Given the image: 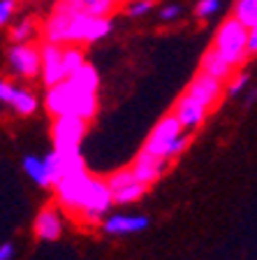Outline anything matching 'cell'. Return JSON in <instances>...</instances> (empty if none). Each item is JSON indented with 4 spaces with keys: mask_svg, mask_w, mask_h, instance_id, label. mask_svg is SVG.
Masks as SVG:
<instances>
[{
    "mask_svg": "<svg viewBox=\"0 0 257 260\" xmlns=\"http://www.w3.org/2000/svg\"><path fill=\"white\" fill-rule=\"evenodd\" d=\"M10 35H12V42L14 44H28V40L35 35V21H32L30 16H23V19H19V21L12 26Z\"/></svg>",
    "mask_w": 257,
    "mask_h": 260,
    "instance_id": "obj_20",
    "label": "cell"
},
{
    "mask_svg": "<svg viewBox=\"0 0 257 260\" xmlns=\"http://www.w3.org/2000/svg\"><path fill=\"white\" fill-rule=\"evenodd\" d=\"M174 116L178 119V123L183 125V130H190V128H197V125L204 123V119H206V107L199 103H195L193 98L183 95L181 100L176 103V112H174Z\"/></svg>",
    "mask_w": 257,
    "mask_h": 260,
    "instance_id": "obj_14",
    "label": "cell"
},
{
    "mask_svg": "<svg viewBox=\"0 0 257 260\" xmlns=\"http://www.w3.org/2000/svg\"><path fill=\"white\" fill-rule=\"evenodd\" d=\"M220 10H223V3H218V0H202V3H197V7H195L199 19H211V16L218 14Z\"/></svg>",
    "mask_w": 257,
    "mask_h": 260,
    "instance_id": "obj_25",
    "label": "cell"
},
{
    "mask_svg": "<svg viewBox=\"0 0 257 260\" xmlns=\"http://www.w3.org/2000/svg\"><path fill=\"white\" fill-rule=\"evenodd\" d=\"M234 19L241 21L248 30L257 28V0H239L234 5Z\"/></svg>",
    "mask_w": 257,
    "mask_h": 260,
    "instance_id": "obj_18",
    "label": "cell"
},
{
    "mask_svg": "<svg viewBox=\"0 0 257 260\" xmlns=\"http://www.w3.org/2000/svg\"><path fill=\"white\" fill-rule=\"evenodd\" d=\"M86 133V121L75 116H60L54 123V151L63 156H75L79 153L81 140Z\"/></svg>",
    "mask_w": 257,
    "mask_h": 260,
    "instance_id": "obj_6",
    "label": "cell"
},
{
    "mask_svg": "<svg viewBox=\"0 0 257 260\" xmlns=\"http://www.w3.org/2000/svg\"><path fill=\"white\" fill-rule=\"evenodd\" d=\"M144 190H146L144 184H139V181H132L130 186H125V188L116 190V193H114V200L121 202V205H130V202L139 200L141 195H144Z\"/></svg>",
    "mask_w": 257,
    "mask_h": 260,
    "instance_id": "obj_23",
    "label": "cell"
},
{
    "mask_svg": "<svg viewBox=\"0 0 257 260\" xmlns=\"http://www.w3.org/2000/svg\"><path fill=\"white\" fill-rule=\"evenodd\" d=\"M125 10H128L130 16H144L153 10V3H149V0H139V3H130Z\"/></svg>",
    "mask_w": 257,
    "mask_h": 260,
    "instance_id": "obj_27",
    "label": "cell"
},
{
    "mask_svg": "<svg viewBox=\"0 0 257 260\" xmlns=\"http://www.w3.org/2000/svg\"><path fill=\"white\" fill-rule=\"evenodd\" d=\"M23 170L35 184L47 188V186H56L67 174V160L58 151L47 153L44 158L26 156L23 158Z\"/></svg>",
    "mask_w": 257,
    "mask_h": 260,
    "instance_id": "obj_4",
    "label": "cell"
},
{
    "mask_svg": "<svg viewBox=\"0 0 257 260\" xmlns=\"http://www.w3.org/2000/svg\"><path fill=\"white\" fill-rule=\"evenodd\" d=\"M146 225H149V218L139 216V214H114L104 221L102 230L107 235H114V237H125V235L141 233Z\"/></svg>",
    "mask_w": 257,
    "mask_h": 260,
    "instance_id": "obj_11",
    "label": "cell"
},
{
    "mask_svg": "<svg viewBox=\"0 0 257 260\" xmlns=\"http://www.w3.org/2000/svg\"><path fill=\"white\" fill-rule=\"evenodd\" d=\"M213 49L232 68H236V65H241L243 60H246V56L250 54V30H248L241 21H236L234 16L225 19L223 26L218 28Z\"/></svg>",
    "mask_w": 257,
    "mask_h": 260,
    "instance_id": "obj_3",
    "label": "cell"
},
{
    "mask_svg": "<svg viewBox=\"0 0 257 260\" xmlns=\"http://www.w3.org/2000/svg\"><path fill=\"white\" fill-rule=\"evenodd\" d=\"M181 14H183V7L181 5H174V3L160 7V19H162V21H176Z\"/></svg>",
    "mask_w": 257,
    "mask_h": 260,
    "instance_id": "obj_26",
    "label": "cell"
},
{
    "mask_svg": "<svg viewBox=\"0 0 257 260\" xmlns=\"http://www.w3.org/2000/svg\"><path fill=\"white\" fill-rule=\"evenodd\" d=\"M165 162L167 160H162V158H158V156H151L149 151H141L132 165V172H134V177H137L139 184L149 186L165 172Z\"/></svg>",
    "mask_w": 257,
    "mask_h": 260,
    "instance_id": "obj_13",
    "label": "cell"
},
{
    "mask_svg": "<svg viewBox=\"0 0 257 260\" xmlns=\"http://www.w3.org/2000/svg\"><path fill=\"white\" fill-rule=\"evenodd\" d=\"M7 65L16 77L32 79L42 72V51L32 44H12L7 51Z\"/></svg>",
    "mask_w": 257,
    "mask_h": 260,
    "instance_id": "obj_8",
    "label": "cell"
},
{
    "mask_svg": "<svg viewBox=\"0 0 257 260\" xmlns=\"http://www.w3.org/2000/svg\"><path fill=\"white\" fill-rule=\"evenodd\" d=\"M63 60H65V72H67V79H70V77H75L77 72H79L81 68L86 65L84 54H81L79 49H75V47L63 49Z\"/></svg>",
    "mask_w": 257,
    "mask_h": 260,
    "instance_id": "obj_21",
    "label": "cell"
},
{
    "mask_svg": "<svg viewBox=\"0 0 257 260\" xmlns=\"http://www.w3.org/2000/svg\"><path fill=\"white\" fill-rule=\"evenodd\" d=\"M114 202V193L112 188H109L107 181H100V179H95L91 186V190H88V195H86V200L81 202L79 211L84 214L88 221H95V218L104 216L109 211V207H112Z\"/></svg>",
    "mask_w": 257,
    "mask_h": 260,
    "instance_id": "obj_9",
    "label": "cell"
},
{
    "mask_svg": "<svg viewBox=\"0 0 257 260\" xmlns=\"http://www.w3.org/2000/svg\"><path fill=\"white\" fill-rule=\"evenodd\" d=\"M248 81H250V77H248V75H239L236 79H232V84H230V95H239V93H241L243 88L248 86Z\"/></svg>",
    "mask_w": 257,
    "mask_h": 260,
    "instance_id": "obj_29",
    "label": "cell"
},
{
    "mask_svg": "<svg viewBox=\"0 0 257 260\" xmlns=\"http://www.w3.org/2000/svg\"><path fill=\"white\" fill-rule=\"evenodd\" d=\"M230 72H232V65L227 63L215 49H211V51H206V54L202 56V75H209V77H213V79L223 81L230 77Z\"/></svg>",
    "mask_w": 257,
    "mask_h": 260,
    "instance_id": "obj_16",
    "label": "cell"
},
{
    "mask_svg": "<svg viewBox=\"0 0 257 260\" xmlns=\"http://www.w3.org/2000/svg\"><path fill=\"white\" fill-rule=\"evenodd\" d=\"M186 95L193 98L195 103L204 105V107L209 109L211 105H213L215 100L220 98V81L213 79V77H209V75H202V72H199V75L190 81V86H188Z\"/></svg>",
    "mask_w": 257,
    "mask_h": 260,
    "instance_id": "obj_12",
    "label": "cell"
},
{
    "mask_svg": "<svg viewBox=\"0 0 257 260\" xmlns=\"http://www.w3.org/2000/svg\"><path fill=\"white\" fill-rule=\"evenodd\" d=\"M250 54H257V28L250 30Z\"/></svg>",
    "mask_w": 257,
    "mask_h": 260,
    "instance_id": "obj_32",
    "label": "cell"
},
{
    "mask_svg": "<svg viewBox=\"0 0 257 260\" xmlns=\"http://www.w3.org/2000/svg\"><path fill=\"white\" fill-rule=\"evenodd\" d=\"M42 79L49 88H56L67 81L63 49L56 47V44H47V47L42 49Z\"/></svg>",
    "mask_w": 257,
    "mask_h": 260,
    "instance_id": "obj_10",
    "label": "cell"
},
{
    "mask_svg": "<svg viewBox=\"0 0 257 260\" xmlns=\"http://www.w3.org/2000/svg\"><path fill=\"white\" fill-rule=\"evenodd\" d=\"M10 105L14 107L16 114L28 116V114H35V109H38V98L32 95L30 91H26V88H16V95Z\"/></svg>",
    "mask_w": 257,
    "mask_h": 260,
    "instance_id": "obj_19",
    "label": "cell"
},
{
    "mask_svg": "<svg viewBox=\"0 0 257 260\" xmlns=\"http://www.w3.org/2000/svg\"><path fill=\"white\" fill-rule=\"evenodd\" d=\"M186 146H188V137L183 135V125L178 123V119L171 114V116H165L156 128L151 130L144 151H149L151 156H158V158H162V160H167V158H174V156H178V153H183Z\"/></svg>",
    "mask_w": 257,
    "mask_h": 260,
    "instance_id": "obj_2",
    "label": "cell"
},
{
    "mask_svg": "<svg viewBox=\"0 0 257 260\" xmlns=\"http://www.w3.org/2000/svg\"><path fill=\"white\" fill-rule=\"evenodd\" d=\"M12 258H14V244L5 242L0 246V260H12Z\"/></svg>",
    "mask_w": 257,
    "mask_h": 260,
    "instance_id": "obj_31",
    "label": "cell"
},
{
    "mask_svg": "<svg viewBox=\"0 0 257 260\" xmlns=\"http://www.w3.org/2000/svg\"><path fill=\"white\" fill-rule=\"evenodd\" d=\"M93 181H95V179L86 172V170H81V172H72V174H65L58 184H56L58 200L63 202L67 209H77V211H79L81 202L86 200V195H88V190H91Z\"/></svg>",
    "mask_w": 257,
    "mask_h": 260,
    "instance_id": "obj_7",
    "label": "cell"
},
{
    "mask_svg": "<svg viewBox=\"0 0 257 260\" xmlns=\"http://www.w3.org/2000/svg\"><path fill=\"white\" fill-rule=\"evenodd\" d=\"M47 109L56 119L60 116H75V119H91L97 112V95L95 93H84L75 88L70 81H65L56 88H49L47 93Z\"/></svg>",
    "mask_w": 257,
    "mask_h": 260,
    "instance_id": "obj_1",
    "label": "cell"
},
{
    "mask_svg": "<svg viewBox=\"0 0 257 260\" xmlns=\"http://www.w3.org/2000/svg\"><path fill=\"white\" fill-rule=\"evenodd\" d=\"M75 88H79V91L84 93H95L97 95V86H100V75H97V70L93 68V65L86 63L84 68H81L79 72H77L75 77H70L67 79Z\"/></svg>",
    "mask_w": 257,
    "mask_h": 260,
    "instance_id": "obj_17",
    "label": "cell"
},
{
    "mask_svg": "<svg viewBox=\"0 0 257 260\" xmlns=\"http://www.w3.org/2000/svg\"><path fill=\"white\" fill-rule=\"evenodd\" d=\"M109 32H112V21H109V19H97V16H88V14L70 16L65 44L97 42V40L107 38Z\"/></svg>",
    "mask_w": 257,
    "mask_h": 260,
    "instance_id": "obj_5",
    "label": "cell"
},
{
    "mask_svg": "<svg viewBox=\"0 0 257 260\" xmlns=\"http://www.w3.org/2000/svg\"><path fill=\"white\" fill-rule=\"evenodd\" d=\"M35 233H38V237L44 239V242H54V239H58L60 233H63V221H60L58 211L51 209V207H47V209L40 211L38 218H35Z\"/></svg>",
    "mask_w": 257,
    "mask_h": 260,
    "instance_id": "obj_15",
    "label": "cell"
},
{
    "mask_svg": "<svg viewBox=\"0 0 257 260\" xmlns=\"http://www.w3.org/2000/svg\"><path fill=\"white\" fill-rule=\"evenodd\" d=\"M16 88L19 86H12L10 81H3V84H0V100H3L5 105H10L16 95Z\"/></svg>",
    "mask_w": 257,
    "mask_h": 260,
    "instance_id": "obj_28",
    "label": "cell"
},
{
    "mask_svg": "<svg viewBox=\"0 0 257 260\" xmlns=\"http://www.w3.org/2000/svg\"><path fill=\"white\" fill-rule=\"evenodd\" d=\"M114 7L116 3H109V0H84V12L88 16H97V19H109Z\"/></svg>",
    "mask_w": 257,
    "mask_h": 260,
    "instance_id": "obj_22",
    "label": "cell"
},
{
    "mask_svg": "<svg viewBox=\"0 0 257 260\" xmlns=\"http://www.w3.org/2000/svg\"><path fill=\"white\" fill-rule=\"evenodd\" d=\"M12 12H14V3H12V0H3V3H0V23H3V26L12 19Z\"/></svg>",
    "mask_w": 257,
    "mask_h": 260,
    "instance_id": "obj_30",
    "label": "cell"
},
{
    "mask_svg": "<svg viewBox=\"0 0 257 260\" xmlns=\"http://www.w3.org/2000/svg\"><path fill=\"white\" fill-rule=\"evenodd\" d=\"M132 181H137V177H134L132 170H118V172H114L112 177L107 179V184H109V188H112V193H116V190L130 186Z\"/></svg>",
    "mask_w": 257,
    "mask_h": 260,
    "instance_id": "obj_24",
    "label": "cell"
}]
</instances>
